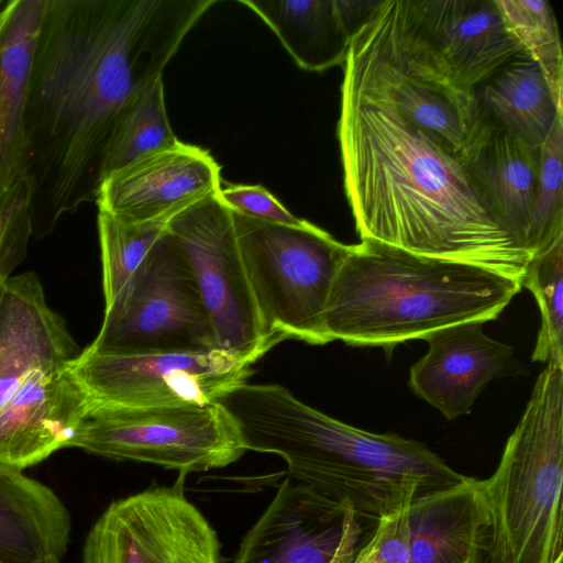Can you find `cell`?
Instances as JSON below:
<instances>
[{"label":"cell","instance_id":"1","mask_svg":"<svg viewBox=\"0 0 563 563\" xmlns=\"http://www.w3.org/2000/svg\"><path fill=\"white\" fill-rule=\"evenodd\" d=\"M216 0H47L26 106L33 236L96 201L128 102L159 77Z\"/></svg>","mask_w":563,"mask_h":563},{"label":"cell","instance_id":"2","mask_svg":"<svg viewBox=\"0 0 563 563\" xmlns=\"http://www.w3.org/2000/svg\"><path fill=\"white\" fill-rule=\"evenodd\" d=\"M338 141L361 240L522 282L532 256L486 208L464 156L346 76Z\"/></svg>","mask_w":563,"mask_h":563},{"label":"cell","instance_id":"3","mask_svg":"<svg viewBox=\"0 0 563 563\" xmlns=\"http://www.w3.org/2000/svg\"><path fill=\"white\" fill-rule=\"evenodd\" d=\"M218 402L246 450L279 455L288 476L378 521L420 496L464 482L424 443L372 433L303 404L277 384H241Z\"/></svg>","mask_w":563,"mask_h":563},{"label":"cell","instance_id":"4","mask_svg":"<svg viewBox=\"0 0 563 563\" xmlns=\"http://www.w3.org/2000/svg\"><path fill=\"white\" fill-rule=\"evenodd\" d=\"M521 288L476 265L361 240L336 274L324 330L330 342L393 349L455 324L494 320Z\"/></svg>","mask_w":563,"mask_h":563},{"label":"cell","instance_id":"5","mask_svg":"<svg viewBox=\"0 0 563 563\" xmlns=\"http://www.w3.org/2000/svg\"><path fill=\"white\" fill-rule=\"evenodd\" d=\"M478 485L487 515L482 563L563 558V368L540 373L495 472Z\"/></svg>","mask_w":563,"mask_h":563},{"label":"cell","instance_id":"6","mask_svg":"<svg viewBox=\"0 0 563 563\" xmlns=\"http://www.w3.org/2000/svg\"><path fill=\"white\" fill-rule=\"evenodd\" d=\"M343 70V76L464 155L479 119L475 90L456 79L411 0L378 2L352 36Z\"/></svg>","mask_w":563,"mask_h":563},{"label":"cell","instance_id":"7","mask_svg":"<svg viewBox=\"0 0 563 563\" xmlns=\"http://www.w3.org/2000/svg\"><path fill=\"white\" fill-rule=\"evenodd\" d=\"M232 212L253 296L269 336L320 345L330 342L324 310L351 245L303 220L283 225Z\"/></svg>","mask_w":563,"mask_h":563},{"label":"cell","instance_id":"8","mask_svg":"<svg viewBox=\"0 0 563 563\" xmlns=\"http://www.w3.org/2000/svg\"><path fill=\"white\" fill-rule=\"evenodd\" d=\"M69 446L184 475L225 467L247 451L236 423L218 401L158 407L89 401Z\"/></svg>","mask_w":563,"mask_h":563},{"label":"cell","instance_id":"9","mask_svg":"<svg viewBox=\"0 0 563 563\" xmlns=\"http://www.w3.org/2000/svg\"><path fill=\"white\" fill-rule=\"evenodd\" d=\"M213 346L219 345L192 273L167 230L121 297L104 308L87 347L137 355Z\"/></svg>","mask_w":563,"mask_h":563},{"label":"cell","instance_id":"10","mask_svg":"<svg viewBox=\"0 0 563 563\" xmlns=\"http://www.w3.org/2000/svg\"><path fill=\"white\" fill-rule=\"evenodd\" d=\"M253 363L219 347L107 355L84 349L67 368L90 402L158 407L218 401L246 383Z\"/></svg>","mask_w":563,"mask_h":563},{"label":"cell","instance_id":"11","mask_svg":"<svg viewBox=\"0 0 563 563\" xmlns=\"http://www.w3.org/2000/svg\"><path fill=\"white\" fill-rule=\"evenodd\" d=\"M167 230L192 273L218 345L254 364L277 342L262 322L231 210L213 195L170 219Z\"/></svg>","mask_w":563,"mask_h":563},{"label":"cell","instance_id":"12","mask_svg":"<svg viewBox=\"0 0 563 563\" xmlns=\"http://www.w3.org/2000/svg\"><path fill=\"white\" fill-rule=\"evenodd\" d=\"M185 476L111 503L87 536L84 563H223L216 530L185 496Z\"/></svg>","mask_w":563,"mask_h":563},{"label":"cell","instance_id":"13","mask_svg":"<svg viewBox=\"0 0 563 563\" xmlns=\"http://www.w3.org/2000/svg\"><path fill=\"white\" fill-rule=\"evenodd\" d=\"M377 523L287 476L234 563H353Z\"/></svg>","mask_w":563,"mask_h":563},{"label":"cell","instance_id":"14","mask_svg":"<svg viewBox=\"0 0 563 563\" xmlns=\"http://www.w3.org/2000/svg\"><path fill=\"white\" fill-rule=\"evenodd\" d=\"M220 188V166L210 153L179 141L108 175L96 203L124 221H170Z\"/></svg>","mask_w":563,"mask_h":563},{"label":"cell","instance_id":"15","mask_svg":"<svg viewBox=\"0 0 563 563\" xmlns=\"http://www.w3.org/2000/svg\"><path fill=\"white\" fill-rule=\"evenodd\" d=\"M88 409L67 363L31 369L0 409V464L23 470L68 448Z\"/></svg>","mask_w":563,"mask_h":563},{"label":"cell","instance_id":"16","mask_svg":"<svg viewBox=\"0 0 563 563\" xmlns=\"http://www.w3.org/2000/svg\"><path fill=\"white\" fill-rule=\"evenodd\" d=\"M429 349L409 373L412 391L453 420L471 411L487 384L516 367L510 345L487 336L483 322H464L424 338Z\"/></svg>","mask_w":563,"mask_h":563},{"label":"cell","instance_id":"17","mask_svg":"<svg viewBox=\"0 0 563 563\" xmlns=\"http://www.w3.org/2000/svg\"><path fill=\"white\" fill-rule=\"evenodd\" d=\"M77 354L38 276L26 272L9 277L0 288V409L31 369L65 364Z\"/></svg>","mask_w":563,"mask_h":563},{"label":"cell","instance_id":"18","mask_svg":"<svg viewBox=\"0 0 563 563\" xmlns=\"http://www.w3.org/2000/svg\"><path fill=\"white\" fill-rule=\"evenodd\" d=\"M463 156L486 208L530 254L529 233L539 180L540 150L479 112Z\"/></svg>","mask_w":563,"mask_h":563},{"label":"cell","instance_id":"19","mask_svg":"<svg viewBox=\"0 0 563 563\" xmlns=\"http://www.w3.org/2000/svg\"><path fill=\"white\" fill-rule=\"evenodd\" d=\"M456 79L475 90L522 53L495 0H411Z\"/></svg>","mask_w":563,"mask_h":563},{"label":"cell","instance_id":"20","mask_svg":"<svg viewBox=\"0 0 563 563\" xmlns=\"http://www.w3.org/2000/svg\"><path fill=\"white\" fill-rule=\"evenodd\" d=\"M47 0H13L0 34V200L25 178L26 106Z\"/></svg>","mask_w":563,"mask_h":563},{"label":"cell","instance_id":"21","mask_svg":"<svg viewBox=\"0 0 563 563\" xmlns=\"http://www.w3.org/2000/svg\"><path fill=\"white\" fill-rule=\"evenodd\" d=\"M407 516L409 563H482L487 515L477 478L418 497Z\"/></svg>","mask_w":563,"mask_h":563},{"label":"cell","instance_id":"22","mask_svg":"<svg viewBox=\"0 0 563 563\" xmlns=\"http://www.w3.org/2000/svg\"><path fill=\"white\" fill-rule=\"evenodd\" d=\"M70 530V515L49 487L22 470L0 464V560L60 561Z\"/></svg>","mask_w":563,"mask_h":563},{"label":"cell","instance_id":"23","mask_svg":"<svg viewBox=\"0 0 563 563\" xmlns=\"http://www.w3.org/2000/svg\"><path fill=\"white\" fill-rule=\"evenodd\" d=\"M275 33L295 63L321 73L344 65L352 35L339 15L335 0H239Z\"/></svg>","mask_w":563,"mask_h":563},{"label":"cell","instance_id":"24","mask_svg":"<svg viewBox=\"0 0 563 563\" xmlns=\"http://www.w3.org/2000/svg\"><path fill=\"white\" fill-rule=\"evenodd\" d=\"M479 112L536 150L550 134L558 115L539 66L520 53L475 89Z\"/></svg>","mask_w":563,"mask_h":563},{"label":"cell","instance_id":"25","mask_svg":"<svg viewBox=\"0 0 563 563\" xmlns=\"http://www.w3.org/2000/svg\"><path fill=\"white\" fill-rule=\"evenodd\" d=\"M178 142L167 117L159 77L137 92L119 115L104 148L101 181L128 164Z\"/></svg>","mask_w":563,"mask_h":563},{"label":"cell","instance_id":"26","mask_svg":"<svg viewBox=\"0 0 563 563\" xmlns=\"http://www.w3.org/2000/svg\"><path fill=\"white\" fill-rule=\"evenodd\" d=\"M104 308L114 303L167 231L169 221L130 222L98 209Z\"/></svg>","mask_w":563,"mask_h":563},{"label":"cell","instance_id":"27","mask_svg":"<svg viewBox=\"0 0 563 563\" xmlns=\"http://www.w3.org/2000/svg\"><path fill=\"white\" fill-rule=\"evenodd\" d=\"M523 54L542 71L556 109L563 112V57L556 18L547 0H495Z\"/></svg>","mask_w":563,"mask_h":563},{"label":"cell","instance_id":"28","mask_svg":"<svg viewBox=\"0 0 563 563\" xmlns=\"http://www.w3.org/2000/svg\"><path fill=\"white\" fill-rule=\"evenodd\" d=\"M521 285L532 292L541 312L531 360L563 368V235L532 256Z\"/></svg>","mask_w":563,"mask_h":563},{"label":"cell","instance_id":"29","mask_svg":"<svg viewBox=\"0 0 563 563\" xmlns=\"http://www.w3.org/2000/svg\"><path fill=\"white\" fill-rule=\"evenodd\" d=\"M563 114L540 147V169L529 233L532 256L563 235Z\"/></svg>","mask_w":563,"mask_h":563},{"label":"cell","instance_id":"30","mask_svg":"<svg viewBox=\"0 0 563 563\" xmlns=\"http://www.w3.org/2000/svg\"><path fill=\"white\" fill-rule=\"evenodd\" d=\"M30 200L26 177L0 200V288L26 256L33 236Z\"/></svg>","mask_w":563,"mask_h":563},{"label":"cell","instance_id":"31","mask_svg":"<svg viewBox=\"0 0 563 563\" xmlns=\"http://www.w3.org/2000/svg\"><path fill=\"white\" fill-rule=\"evenodd\" d=\"M229 210L266 222L299 225L303 219L290 213L268 190L260 185H229L216 194Z\"/></svg>","mask_w":563,"mask_h":563},{"label":"cell","instance_id":"32","mask_svg":"<svg viewBox=\"0 0 563 563\" xmlns=\"http://www.w3.org/2000/svg\"><path fill=\"white\" fill-rule=\"evenodd\" d=\"M12 7H13V0L5 1V2L0 0V34L11 14Z\"/></svg>","mask_w":563,"mask_h":563},{"label":"cell","instance_id":"33","mask_svg":"<svg viewBox=\"0 0 563 563\" xmlns=\"http://www.w3.org/2000/svg\"><path fill=\"white\" fill-rule=\"evenodd\" d=\"M353 563H380V562H378L376 558H374L364 548H362L360 550V552L357 553Z\"/></svg>","mask_w":563,"mask_h":563},{"label":"cell","instance_id":"34","mask_svg":"<svg viewBox=\"0 0 563 563\" xmlns=\"http://www.w3.org/2000/svg\"><path fill=\"white\" fill-rule=\"evenodd\" d=\"M0 563H7V562L0 560ZM43 563H60V561L52 560V561H47V562H43Z\"/></svg>","mask_w":563,"mask_h":563},{"label":"cell","instance_id":"35","mask_svg":"<svg viewBox=\"0 0 563 563\" xmlns=\"http://www.w3.org/2000/svg\"><path fill=\"white\" fill-rule=\"evenodd\" d=\"M555 563H563V560L562 559L558 560Z\"/></svg>","mask_w":563,"mask_h":563}]
</instances>
